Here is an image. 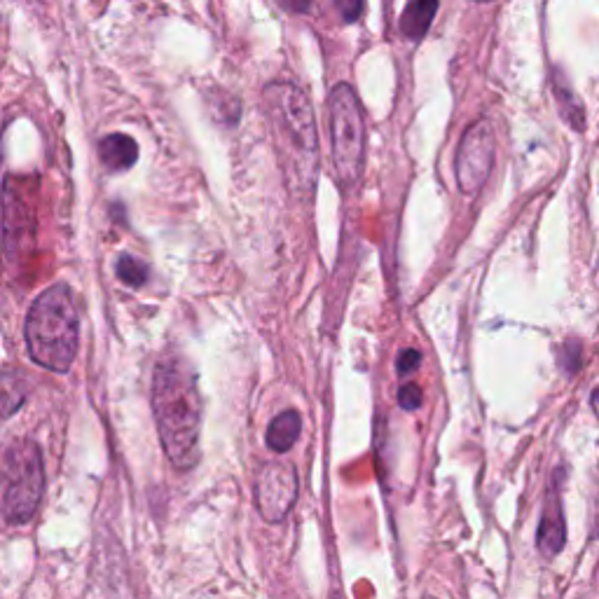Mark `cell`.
<instances>
[{
  "instance_id": "1",
  "label": "cell",
  "mask_w": 599,
  "mask_h": 599,
  "mask_svg": "<svg viewBox=\"0 0 599 599\" xmlns=\"http://www.w3.org/2000/svg\"><path fill=\"white\" fill-rule=\"evenodd\" d=\"M263 110L288 192L309 199L319 178V134L305 89L291 80H272L263 89Z\"/></svg>"
},
{
  "instance_id": "2",
  "label": "cell",
  "mask_w": 599,
  "mask_h": 599,
  "mask_svg": "<svg viewBox=\"0 0 599 599\" xmlns=\"http://www.w3.org/2000/svg\"><path fill=\"white\" fill-rule=\"evenodd\" d=\"M150 403L164 454L178 471H190L199 461L202 396L195 368L183 354L164 351L155 363Z\"/></svg>"
},
{
  "instance_id": "3",
  "label": "cell",
  "mask_w": 599,
  "mask_h": 599,
  "mask_svg": "<svg viewBox=\"0 0 599 599\" xmlns=\"http://www.w3.org/2000/svg\"><path fill=\"white\" fill-rule=\"evenodd\" d=\"M29 356L52 373H68L78 356L80 319L71 288L54 284L33 300L24 326Z\"/></svg>"
},
{
  "instance_id": "4",
  "label": "cell",
  "mask_w": 599,
  "mask_h": 599,
  "mask_svg": "<svg viewBox=\"0 0 599 599\" xmlns=\"http://www.w3.org/2000/svg\"><path fill=\"white\" fill-rule=\"evenodd\" d=\"M45 494V466L40 447L17 438L3 454V518L8 525H26L38 513Z\"/></svg>"
},
{
  "instance_id": "5",
  "label": "cell",
  "mask_w": 599,
  "mask_h": 599,
  "mask_svg": "<svg viewBox=\"0 0 599 599\" xmlns=\"http://www.w3.org/2000/svg\"><path fill=\"white\" fill-rule=\"evenodd\" d=\"M328 110L335 176L342 188H354L361 181L366 162V122L354 87L347 82L335 85L330 92Z\"/></svg>"
},
{
  "instance_id": "6",
  "label": "cell",
  "mask_w": 599,
  "mask_h": 599,
  "mask_svg": "<svg viewBox=\"0 0 599 599\" xmlns=\"http://www.w3.org/2000/svg\"><path fill=\"white\" fill-rule=\"evenodd\" d=\"M494 157H497V139L492 125L487 120L473 122L461 136L454 160L457 183L464 195H478L492 174Z\"/></svg>"
},
{
  "instance_id": "7",
  "label": "cell",
  "mask_w": 599,
  "mask_h": 599,
  "mask_svg": "<svg viewBox=\"0 0 599 599\" xmlns=\"http://www.w3.org/2000/svg\"><path fill=\"white\" fill-rule=\"evenodd\" d=\"M298 499V473L291 464L272 461L260 471L256 480V504L260 515L277 525L291 513Z\"/></svg>"
},
{
  "instance_id": "8",
  "label": "cell",
  "mask_w": 599,
  "mask_h": 599,
  "mask_svg": "<svg viewBox=\"0 0 599 599\" xmlns=\"http://www.w3.org/2000/svg\"><path fill=\"white\" fill-rule=\"evenodd\" d=\"M560 480L562 473H557L548 487L546 506H543L539 532H536V546H539L541 555L546 557H557L562 553L564 543H567V522H564L562 511Z\"/></svg>"
},
{
  "instance_id": "9",
  "label": "cell",
  "mask_w": 599,
  "mask_h": 599,
  "mask_svg": "<svg viewBox=\"0 0 599 599\" xmlns=\"http://www.w3.org/2000/svg\"><path fill=\"white\" fill-rule=\"evenodd\" d=\"M99 157L108 171L120 174L132 169L139 160V143L127 134H110L99 143Z\"/></svg>"
},
{
  "instance_id": "10",
  "label": "cell",
  "mask_w": 599,
  "mask_h": 599,
  "mask_svg": "<svg viewBox=\"0 0 599 599\" xmlns=\"http://www.w3.org/2000/svg\"><path fill=\"white\" fill-rule=\"evenodd\" d=\"M300 433H302L300 412L286 410V412H281V415L274 417L270 422V426H267L265 443L272 452L286 454V452L293 450L295 443H298Z\"/></svg>"
},
{
  "instance_id": "11",
  "label": "cell",
  "mask_w": 599,
  "mask_h": 599,
  "mask_svg": "<svg viewBox=\"0 0 599 599\" xmlns=\"http://www.w3.org/2000/svg\"><path fill=\"white\" fill-rule=\"evenodd\" d=\"M440 5L436 0H417L410 3L401 15V33L412 43H419L431 29L433 17H436Z\"/></svg>"
},
{
  "instance_id": "12",
  "label": "cell",
  "mask_w": 599,
  "mask_h": 599,
  "mask_svg": "<svg viewBox=\"0 0 599 599\" xmlns=\"http://www.w3.org/2000/svg\"><path fill=\"white\" fill-rule=\"evenodd\" d=\"M553 80H555V99H557V106H560L562 117L569 122L571 127H576L578 132H581L585 125L581 101L576 99L574 89L567 85V80L562 78V73H555Z\"/></svg>"
},
{
  "instance_id": "13",
  "label": "cell",
  "mask_w": 599,
  "mask_h": 599,
  "mask_svg": "<svg viewBox=\"0 0 599 599\" xmlns=\"http://www.w3.org/2000/svg\"><path fill=\"white\" fill-rule=\"evenodd\" d=\"M26 401V382L24 375L17 370L5 368L3 373V417L8 419L22 408Z\"/></svg>"
},
{
  "instance_id": "14",
  "label": "cell",
  "mask_w": 599,
  "mask_h": 599,
  "mask_svg": "<svg viewBox=\"0 0 599 599\" xmlns=\"http://www.w3.org/2000/svg\"><path fill=\"white\" fill-rule=\"evenodd\" d=\"M115 274L125 286L141 288L148 281L150 270L146 263H141V260H136L132 256H120V260H117L115 265Z\"/></svg>"
},
{
  "instance_id": "15",
  "label": "cell",
  "mask_w": 599,
  "mask_h": 599,
  "mask_svg": "<svg viewBox=\"0 0 599 599\" xmlns=\"http://www.w3.org/2000/svg\"><path fill=\"white\" fill-rule=\"evenodd\" d=\"M424 403V394H422V387L415 382L405 384V387H401V391H398V405L405 412H417L419 408H422Z\"/></svg>"
},
{
  "instance_id": "16",
  "label": "cell",
  "mask_w": 599,
  "mask_h": 599,
  "mask_svg": "<svg viewBox=\"0 0 599 599\" xmlns=\"http://www.w3.org/2000/svg\"><path fill=\"white\" fill-rule=\"evenodd\" d=\"M560 363H562L564 373L574 375L578 370V366H581V344H578L576 340H569L567 344H564Z\"/></svg>"
},
{
  "instance_id": "17",
  "label": "cell",
  "mask_w": 599,
  "mask_h": 599,
  "mask_svg": "<svg viewBox=\"0 0 599 599\" xmlns=\"http://www.w3.org/2000/svg\"><path fill=\"white\" fill-rule=\"evenodd\" d=\"M419 366H422V354H419L417 349H403L401 356H398V361H396V370L401 377L415 375Z\"/></svg>"
},
{
  "instance_id": "18",
  "label": "cell",
  "mask_w": 599,
  "mask_h": 599,
  "mask_svg": "<svg viewBox=\"0 0 599 599\" xmlns=\"http://www.w3.org/2000/svg\"><path fill=\"white\" fill-rule=\"evenodd\" d=\"M335 8H337V12H340V17H342L344 24H354V22H358V17L363 15L366 5L356 3V0H340V3H337Z\"/></svg>"
},
{
  "instance_id": "19",
  "label": "cell",
  "mask_w": 599,
  "mask_h": 599,
  "mask_svg": "<svg viewBox=\"0 0 599 599\" xmlns=\"http://www.w3.org/2000/svg\"><path fill=\"white\" fill-rule=\"evenodd\" d=\"M281 8L284 10H288V12H309V8H312V5L309 3H281Z\"/></svg>"
},
{
  "instance_id": "20",
  "label": "cell",
  "mask_w": 599,
  "mask_h": 599,
  "mask_svg": "<svg viewBox=\"0 0 599 599\" xmlns=\"http://www.w3.org/2000/svg\"><path fill=\"white\" fill-rule=\"evenodd\" d=\"M595 536H599V494H597V501H595Z\"/></svg>"
},
{
  "instance_id": "21",
  "label": "cell",
  "mask_w": 599,
  "mask_h": 599,
  "mask_svg": "<svg viewBox=\"0 0 599 599\" xmlns=\"http://www.w3.org/2000/svg\"><path fill=\"white\" fill-rule=\"evenodd\" d=\"M330 599H340V595H333V597H330Z\"/></svg>"
}]
</instances>
